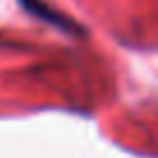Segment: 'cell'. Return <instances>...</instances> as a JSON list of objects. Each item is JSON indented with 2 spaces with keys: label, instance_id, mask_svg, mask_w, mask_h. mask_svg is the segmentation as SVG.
Listing matches in <instances>:
<instances>
[{
  "label": "cell",
  "instance_id": "1",
  "mask_svg": "<svg viewBox=\"0 0 158 158\" xmlns=\"http://www.w3.org/2000/svg\"><path fill=\"white\" fill-rule=\"evenodd\" d=\"M19 2L23 5V10L28 12V14L35 16V19L44 21V23H49V26H54V28L63 30V33L81 35V28H79V26L74 23L72 19H68L63 12H58V10H54V7H49L44 0H19Z\"/></svg>",
  "mask_w": 158,
  "mask_h": 158
}]
</instances>
